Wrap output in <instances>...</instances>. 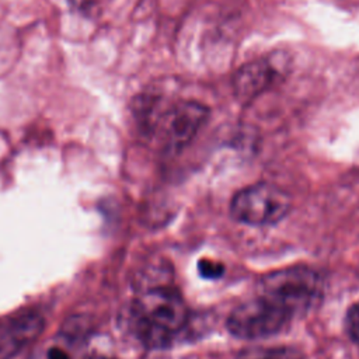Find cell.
I'll list each match as a JSON object with an SVG mask.
<instances>
[{"label":"cell","mask_w":359,"mask_h":359,"mask_svg":"<svg viewBox=\"0 0 359 359\" xmlns=\"http://www.w3.org/2000/svg\"><path fill=\"white\" fill-rule=\"evenodd\" d=\"M189 311L172 287L153 286L140 292L132 304V324L140 342L153 349L170 346L185 330Z\"/></svg>","instance_id":"cell-1"},{"label":"cell","mask_w":359,"mask_h":359,"mask_svg":"<svg viewBox=\"0 0 359 359\" xmlns=\"http://www.w3.org/2000/svg\"><path fill=\"white\" fill-rule=\"evenodd\" d=\"M258 293L279 304L294 320L320 303L323 280L309 266H289L264 275L258 283Z\"/></svg>","instance_id":"cell-2"},{"label":"cell","mask_w":359,"mask_h":359,"mask_svg":"<svg viewBox=\"0 0 359 359\" xmlns=\"http://www.w3.org/2000/svg\"><path fill=\"white\" fill-rule=\"evenodd\" d=\"M289 194L278 185L258 182L240 189L230 202L234 220L248 226H272L290 210Z\"/></svg>","instance_id":"cell-3"},{"label":"cell","mask_w":359,"mask_h":359,"mask_svg":"<svg viewBox=\"0 0 359 359\" xmlns=\"http://www.w3.org/2000/svg\"><path fill=\"white\" fill-rule=\"evenodd\" d=\"M293 318L275 302L257 293L229 314L226 327L240 339H262L286 330Z\"/></svg>","instance_id":"cell-4"},{"label":"cell","mask_w":359,"mask_h":359,"mask_svg":"<svg viewBox=\"0 0 359 359\" xmlns=\"http://www.w3.org/2000/svg\"><path fill=\"white\" fill-rule=\"evenodd\" d=\"M208 115V107L198 101H178L151 118L147 125L151 130L158 129L167 149L178 151L195 137Z\"/></svg>","instance_id":"cell-5"},{"label":"cell","mask_w":359,"mask_h":359,"mask_svg":"<svg viewBox=\"0 0 359 359\" xmlns=\"http://www.w3.org/2000/svg\"><path fill=\"white\" fill-rule=\"evenodd\" d=\"M43 328V318L36 313H21L0 318V359L24 349Z\"/></svg>","instance_id":"cell-6"},{"label":"cell","mask_w":359,"mask_h":359,"mask_svg":"<svg viewBox=\"0 0 359 359\" xmlns=\"http://www.w3.org/2000/svg\"><path fill=\"white\" fill-rule=\"evenodd\" d=\"M278 70L266 60H254L241 66L233 77V88L237 98L251 101L275 84Z\"/></svg>","instance_id":"cell-7"},{"label":"cell","mask_w":359,"mask_h":359,"mask_svg":"<svg viewBox=\"0 0 359 359\" xmlns=\"http://www.w3.org/2000/svg\"><path fill=\"white\" fill-rule=\"evenodd\" d=\"M237 359H306V356L292 346H250L240 351Z\"/></svg>","instance_id":"cell-8"},{"label":"cell","mask_w":359,"mask_h":359,"mask_svg":"<svg viewBox=\"0 0 359 359\" xmlns=\"http://www.w3.org/2000/svg\"><path fill=\"white\" fill-rule=\"evenodd\" d=\"M345 331L351 341L359 345V302L353 303L345 314Z\"/></svg>","instance_id":"cell-9"},{"label":"cell","mask_w":359,"mask_h":359,"mask_svg":"<svg viewBox=\"0 0 359 359\" xmlns=\"http://www.w3.org/2000/svg\"><path fill=\"white\" fill-rule=\"evenodd\" d=\"M198 271L202 278L215 280V279L222 278V275L224 273V265L219 261H215L210 258H203L198 262Z\"/></svg>","instance_id":"cell-10"},{"label":"cell","mask_w":359,"mask_h":359,"mask_svg":"<svg viewBox=\"0 0 359 359\" xmlns=\"http://www.w3.org/2000/svg\"><path fill=\"white\" fill-rule=\"evenodd\" d=\"M48 359H70L67 352H65L63 349L60 348H50L48 351V355H46Z\"/></svg>","instance_id":"cell-11"},{"label":"cell","mask_w":359,"mask_h":359,"mask_svg":"<svg viewBox=\"0 0 359 359\" xmlns=\"http://www.w3.org/2000/svg\"><path fill=\"white\" fill-rule=\"evenodd\" d=\"M6 359H27V353L21 349V351H18V352H15V353L10 355V356H8V358H6Z\"/></svg>","instance_id":"cell-12"},{"label":"cell","mask_w":359,"mask_h":359,"mask_svg":"<svg viewBox=\"0 0 359 359\" xmlns=\"http://www.w3.org/2000/svg\"><path fill=\"white\" fill-rule=\"evenodd\" d=\"M86 359H112V358H107L102 355H91V356H87Z\"/></svg>","instance_id":"cell-13"}]
</instances>
